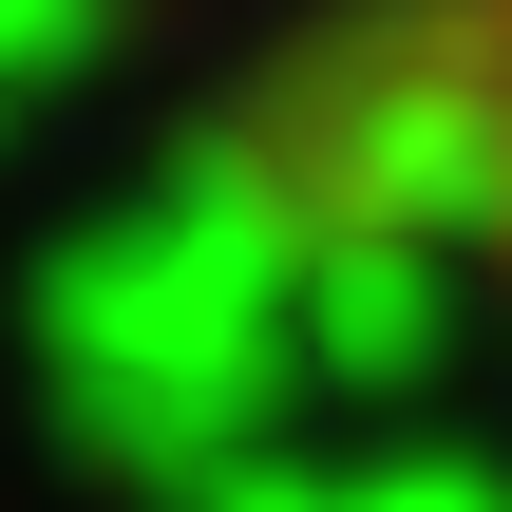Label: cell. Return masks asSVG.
Here are the masks:
<instances>
[{
    "instance_id": "cell-1",
    "label": "cell",
    "mask_w": 512,
    "mask_h": 512,
    "mask_svg": "<svg viewBox=\"0 0 512 512\" xmlns=\"http://www.w3.org/2000/svg\"><path fill=\"white\" fill-rule=\"evenodd\" d=\"M475 133H494V209H512V0H475Z\"/></svg>"
}]
</instances>
